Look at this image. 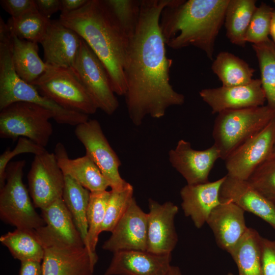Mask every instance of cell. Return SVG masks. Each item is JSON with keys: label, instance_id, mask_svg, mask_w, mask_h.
Wrapping results in <instances>:
<instances>
[{"label": "cell", "instance_id": "1", "mask_svg": "<svg viewBox=\"0 0 275 275\" xmlns=\"http://www.w3.org/2000/svg\"><path fill=\"white\" fill-rule=\"evenodd\" d=\"M169 1L141 0L138 23L129 39L124 96L129 117L136 126L147 116L161 118L169 107L184 102V95L170 82L172 60L167 56L159 27L161 12Z\"/></svg>", "mask_w": 275, "mask_h": 275}, {"label": "cell", "instance_id": "2", "mask_svg": "<svg viewBox=\"0 0 275 275\" xmlns=\"http://www.w3.org/2000/svg\"><path fill=\"white\" fill-rule=\"evenodd\" d=\"M59 20L88 44L108 74L115 94L125 95L124 75L129 39L105 0H88L80 9L61 14Z\"/></svg>", "mask_w": 275, "mask_h": 275}, {"label": "cell", "instance_id": "3", "mask_svg": "<svg viewBox=\"0 0 275 275\" xmlns=\"http://www.w3.org/2000/svg\"><path fill=\"white\" fill-rule=\"evenodd\" d=\"M228 3L229 0H169L159 22L166 45L174 49L194 46L212 60Z\"/></svg>", "mask_w": 275, "mask_h": 275}, {"label": "cell", "instance_id": "4", "mask_svg": "<svg viewBox=\"0 0 275 275\" xmlns=\"http://www.w3.org/2000/svg\"><path fill=\"white\" fill-rule=\"evenodd\" d=\"M11 38L9 34L0 35V110L14 102H25L50 111L59 124L76 126L89 120L88 115L60 106L17 75L12 60Z\"/></svg>", "mask_w": 275, "mask_h": 275}, {"label": "cell", "instance_id": "5", "mask_svg": "<svg viewBox=\"0 0 275 275\" xmlns=\"http://www.w3.org/2000/svg\"><path fill=\"white\" fill-rule=\"evenodd\" d=\"M275 118V111L266 105L218 114L213 126L214 145L225 160L237 147L262 130Z\"/></svg>", "mask_w": 275, "mask_h": 275}, {"label": "cell", "instance_id": "6", "mask_svg": "<svg viewBox=\"0 0 275 275\" xmlns=\"http://www.w3.org/2000/svg\"><path fill=\"white\" fill-rule=\"evenodd\" d=\"M24 160L10 162L6 170V181L0 189V217L16 229L35 230L45 225L35 210L23 182Z\"/></svg>", "mask_w": 275, "mask_h": 275}, {"label": "cell", "instance_id": "7", "mask_svg": "<svg viewBox=\"0 0 275 275\" xmlns=\"http://www.w3.org/2000/svg\"><path fill=\"white\" fill-rule=\"evenodd\" d=\"M53 119L49 110L35 104L16 102L1 110L0 137L16 139L23 137L45 147L53 129Z\"/></svg>", "mask_w": 275, "mask_h": 275}, {"label": "cell", "instance_id": "8", "mask_svg": "<svg viewBox=\"0 0 275 275\" xmlns=\"http://www.w3.org/2000/svg\"><path fill=\"white\" fill-rule=\"evenodd\" d=\"M31 85L42 95L66 109L87 115L98 109L71 68L48 65L45 72Z\"/></svg>", "mask_w": 275, "mask_h": 275}, {"label": "cell", "instance_id": "9", "mask_svg": "<svg viewBox=\"0 0 275 275\" xmlns=\"http://www.w3.org/2000/svg\"><path fill=\"white\" fill-rule=\"evenodd\" d=\"M71 68L81 81L98 108L109 115L117 109L119 102L112 89L107 70L82 38Z\"/></svg>", "mask_w": 275, "mask_h": 275}, {"label": "cell", "instance_id": "10", "mask_svg": "<svg viewBox=\"0 0 275 275\" xmlns=\"http://www.w3.org/2000/svg\"><path fill=\"white\" fill-rule=\"evenodd\" d=\"M88 155L107 180L112 190H121L129 183L120 176L121 164L118 156L110 146L101 126L96 120H89L77 125L74 130Z\"/></svg>", "mask_w": 275, "mask_h": 275}, {"label": "cell", "instance_id": "11", "mask_svg": "<svg viewBox=\"0 0 275 275\" xmlns=\"http://www.w3.org/2000/svg\"><path fill=\"white\" fill-rule=\"evenodd\" d=\"M29 190L36 208L42 209L62 198L65 175L54 153L35 155L28 174Z\"/></svg>", "mask_w": 275, "mask_h": 275}, {"label": "cell", "instance_id": "12", "mask_svg": "<svg viewBox=\"0 0 275 275\" xmlns=\"http://www.w3.org/2000/svg\"><path fill=\"white\" fill-rule=\"evenodd\" d=\"M274 141L275 118L224 160L227 175L248 180L254 171L272 154Z\"/></svg>", "mask_w": 275, "mask_h": 275}, {"label": "cell", "instance_id": "13", "mask_svg": "<svg viewBox=\"0 0 275 275\" xmlns=\"http://www.w3.org/2000/svg\"><path fill=\"white\" fill-rule=\"evenodd\" d=\"M45 225L33 230L43 248L85 246L72 216L62 198L41 209Z\"/></svg>", "mask_w": 275, "mask_h": 275}, {"label": "cell", "instance_id": "14", "mask_svg": "<svg viewBox=\"0 0 275 275\" xmlns=\"http://www.w3.org/2000/svg\"><path fill=\"white\" fill-rule=\"evenodd\" d=\"M147 230L148 213L140 208L133 198L102 249L113 253L126 250L147 251Z\"/></svg>", "mask_w": 275, "mask_h": 275}, {"label": "cell", "instance_id": "15", "mask_svg": "<svg viewBox=\"0 0 275 275\" xmlns=\"http://www.w3.org/2000/svg\"><path fill=\"white\" fill-rule=\"evenodd\" d=\"M218 158H221L220 153L214 145L205 150H196L189 142L183 139L169 152L171 165L189 185L209 182V173Z\"/></svg>", "mask_w": 275, "mask_h": 275}, {"label": "cell", "instance_id": "16", "mask_svg": "<svg viewBox=\"0 0 275 275\" xmlns=\"http://www.w3.org/2000/svg\"><path fill=\"white\" fill-rule=\"evenodd\" d=\"M148 205L147 251L171 254L178 242L174 221L178 207L170 201L161 204L151 199Z\"/></svg>", "mask_w": 275, "mask_h": 275}, {"label": "cell", "instance_id": "17", "mask_svg": "<svg viewBox=\"0 0 275 275\" xmlns=\"http://www.w3.org/2000/svg\"><path fill=\"white\" fill-rule=\"evenodd\" d=\"M199 94L211 107L212 114L228 109L261 106L266 102L260 79H253L244 85L204 89Z\"/></svg>", "mask_w": 275, "mask_h": 275}, {"label": "cell", "instance_id": "18", "mask_svg": "<svg viewBox=\"0 0 275 275\" xmlns=\"http://www.w3.org/2000/svg\"><path fill=\"white\" fill-rule=\"evenodd\" d=\"M44 249L42 275H93L98 256L86 246Z\"/></svg>", "mask_w": 275, "mask_h": 275}, {"label": "cell", "instance_id": "19", "mask_svg": "<svg viewBox=\"0 0 275 275\" xmlns=\"http://www.w3.org/2000/svg\"><path fill=\"white\" fill-rule=\"evenodd\" d=\"M171 260V254L120 251L113 253L104 275H166L172 266Z\"/></svg>", "mask_w": 275, "mask_h": 275}, {"label": "cell", "instance_id": "20", "mask_svg": "<svg viewBox=\"0 0 275 275\" xmlns=\"http://www.w3.org/2000/svg\"><path fill=\"white\" fill-rule=\"evenodd\" d=\"M81 38L59 20H50L41 44L44 62L48 65L71 68L80 45Z\"/></svg>", "mask_w": 275, "mask_h": 275}, {"label": "cell", "instance_id": "21", "mask_svg": "<svg viewBox=\"0 0 275 275\" xmlns=\"http://www.w3.org/2000/svg\"><path fill=\"white\" fill-rule=\"evenodd\" d=\"M210 213L206 223L217 245L228 253L246 231L244 211L234 203L221 200Z\"/></svg>", "mask_w": 275, "mask_h": 275}, {"label": "cell", "instance_id": "22", "mask_svg": "<svg viewBox=\"0 0 275 275\" xmlns=\"http://www.w3.org/2000/svg\"><path fill=\"white\" fill-rule=\"evenodd\" d=\"M220 200L230 201L244 211L258 216L275 230V206L258 192L248 180L225 176Z\"/></svg>", "mask_w": 275, "mask_h": 275}, {"label": "cell", "instance_id": "23", "mask_svg": "<svg viewBox=\"0 0 275 275\" xmlns=\"http://www.w3.org/2000/svg\"><path fill=\"white\" fill-rule=\"evenodd\" d=\"M225 179V176L212 182L186 184L181 188L182 209L197 228L206 223L212 210L221 203L220 190Z\"/></svg>", "mask_w": 275, "mask_h": 275}, {"label": "cell", "instance_id": "24", "mask_svg": "<svg viewBox=\"0 0 275 275\" xmlns=\"http://www.w3.org/2000/svg\"><path fill=\"white\" fill-rule=\"evenodd\" d=\"M54 154L64 175L71 177L90 192L106 190L110 187L99 168L86 154L70 159L61 143L56 144Z\"/></svg>", "mask_w": 275, "mask_h": 275}, {"label": "cell", "instance_id": "25", "mask_svg": "<svg viewBox=\"0 0 275 275\" xmlns=\"http://www.w3.org/2000/svg\"><path fill=\"white\" fill-rule=\"evenodd\" d=\"M11 50L15 72L25 82L31 85L46 70L48 65L38 54L37 43L12 36Z\"/></svg>", "mask_w": 275, "mask_h": 275}, {"label": "cell", "instance_id": "26", "mask_svg": "<svg viewBox=\"0 0 275 275\" xmlns=\"http://www.w3.org/2000/svg\"><path fill=\"white\" fill-rule=\"evenodd\" d=\"M261 238L255 229L248 227L244 234L229 253L237 267L238 275H264Z\"/></svg>", "mask_w": 275, "mask_h": 275}, {"label": "cell", "instance_id": "27", "mask_svg": "<svg viewBox=\"0 0 275 275\" xmlns=\"http://www.w3.org/2000/svg\"><path fill=\"white\" fill-rule=\"evenodd\" d=\"M255 0H229L225 25L226 36L235 45L244 47L246 33L257 8Z\"/></svg>", "mask_w": 275, "mask_h": 275}, {"label": "cell", "instance_id": "28", "mask_svg": "<svg viewBox=\"0 0 275 275\" xmlns=\"http://www.w3.org/2000/svg\"><path fill=\"white\" fill-rule=\"evenodd\" d=\"M211 69L222 81V86L226 87L250 84L255 71L244 61L227 51L217 55Z\"/></svg>", "mask_w": 275, "mask_h": 275}, {"label": "cell", "instance_id": "29", "mask_svg": "<svg viewBox=\"0 0 275 275\" xmlns=\"http://www.w3.org/2000/svg\"><path fill=\"white\" fill-rule=\"evenodd\" d=\"M0 241L13 257L20 262H41L43 260L44 249L36 238L33 230L16 229L2 235Z\"/></svg>", "mask_w": 275, "mask_h": 275}, {"label": "cell", "instance_id": "30", "mask_svg": "<svg viewBox=\"0 0 275 275\" xmlns=\"http://www.w3.org/2000/svg\"><path fill=\"white\" fill-rule=\"evenodd\" d=\"M90 196L89 190L71 177L65 175L62 199L72 216L85 245L88 230L87 210Z\"/></svg>", "mask_w": 275, "mask_h": 275}, {"label": "cell", "instance_id": "31", "mask_svg": "<svg viewBox=\"0 0 275 275\" xmlns=\"http://www.w3.org/2000/svg\"><path fill=\"white\" fill-rule=\"evenodd\" d=\"M257 58L262 87L267 102L266 105L275 111V44L268 40L252 44Z\"/></svg>", "mask_w": 275, "mask_h": 275}, {"label": "cell", "instance_id": "32", "mask_svg": "<svg viewBox=\"0 0 275 275\" xmlns=\"http://www.w3.org/2000/svg\"><path fill=\"white\" fill-rule=\"evenodd\" d=\"M50 21V19L44 17L36 10L17 18L11 17L6 23L12 36L40 43Z\"/></svg>", "mask_w": 275, "mask_h": 275}, {"label": "cell", "instance_id": "33", "mask_svg": "<svg viewBox=\"0 0 275 275\" xmlns=\"http://www.w3.org/2000/svg\"><path fill=\"white\" fill-rule=\"evenodd\" d=\"M111 191L103 190L90 192L87 210L88 226L85 246L92 254H96L98 237L104 221L106 208Z\"/></svg>", "mask_w": 275, "mask_h": 275}, {"label": "cell", "instance_id": "34", "mask_svg": "<svg viewBox=\"0 0 275 275\" xmlns=\"http://www.w3.org/2000/svg\"><path fill=\"white\" fill-rule=\"evenodd\" d=\"M133 186L129 184L121 190H112L107 204L101 233L112 232L134 198Z\"/></svg>", "mask_w": 275, "mask_h": 275}, {"label": "cell", "instance_id": "35", "mask_svg": "<svg viewBox=\"0 0 275 275\" xmlns=\"http://www.w3.org/2000/svg\"><path fill=\"white\" fill-rule=\"evenodd\" d=\"M105 1L119 25L130 39L138 23L141 1Z\"/></svg>", "mask_w": 275, "mask_h": 275}, {"label": "cell", "instance_id": "36", "mask_svg": "<svg viewBox=\"0 0 275 275\" xmlns=\"http://www.w3.org/2000/svg\"><path fill=\"white\" fill-rule=\"evenodd\" d=\"M248 181L275 206V155L272 154L263 161Z\"/></svg>", "mask_w": 275, "mask_h": 275}, {"label": "cell", "instance_id": "37", "mask_svg": "<svg viewBox=\"0 0 275 275\" xmlns=\"http://www.w3.org/2000/svg\"><path fill=\"white\" fill-rule=\"evenodd\" d=\"M273 8L264 3L257 7L251 18L246 36V42L257 44L269 39Z\"/></svg>", "mask_w": 275, "mask_h": 275}, {"label": "cell", "instance_id": "38", "mask_svg": "<svg viewBox=\"0 0 275 275\" xmlns=\"http://www.w3.org/2000/svg\"><path fill=\"white\" fill-rule=\"evenodd\" d=\"M46 151L45 147L37 145L29 139L19 138L16 146L13 150L7 149L0 156V189L5 184L6 168L12 158L22 153H33L36 155Z\"/></svg>", "mask_w": 275, "mask_h": 275}, {"label": "cell", "instance_id": "39", "mask_svg": "<svg viewBox=\"0 0 275 275\" xmlns=\"http://www.w3.org/2000/svg\"><path fill=\"white\" fill-rule=\"evenodd\" d=\"M0 4L13 18H17L37 10L35 0H1Z\"/></svg>", "mask_w": 275, "mask_h": 275}, {"label": "cell", "instance_id": "40", "mask_svg": "<svg viewBox=\"0 0 275 275\" xmlns=\"http://www.w3.org/2000/svg\"><path fill=\"white\" fill-rule=\"evenodd\" d=\"M262 263L264 275H275V238H261Z\"/></svg>", "mask_w": 275, "mask_h": 275}, {"label": "cell", "instance_id": "41", "mask_svg": "<svg viewBox=\"0 0 275 275\" xmlns=\"http://www.w3.org/2000/svg\"><path fill=\"white\" fill-rule=\"evenodd\" d=\"M38 11L44 17L50 16L60 10V0H35Z\"/></svg>", "mask_w": 275, "mask_h": 275}, {"label": "cell", "instance_id": "42", "mask_svg": "<svg viewBox=\"0 0 275 275\" xmlns=\"http://www.w3.org/2000/svg\"><path fill=\"white\" fill-rule=\"evenodd\" d=\"M19 275H42V264L37 261L21 262Z\"/></svg>", "mask_w": 275, "mask_h": 275}, {"label": "cell", "instance_id": "43", "mask_svg": "<svg viewBox=\"0 0 275 275\" xmlns=\"http://www.w3.org/2000/svg\"><path fill=\"white\" fill-rule=\"evenodd\" d=\"M88 0H60L61 14L69 13L81 8Z\"/></svg>", "mask_w": 275, "mask_h": 275}, {"label": "cell", "instance_id": "44", "mask_svg": "<svg viewBox=\"0 0 275 275\" xmlns=\"http://www.w3.org/2000/svg\"><path fill=\"white\" fill-rule=\"evenodd\" d=\"M269 35L272 38L271 40L275 44V10L273 12L271 18Z\"/></svg>", "mask_w": 275, "mask_h": 275}, {"label": "cell", "instance_id": "45", "mask_svg": "<svg viewBox=\"0 0 275 275\" xmlns=\"http://www.w3.org/2000/svg\"><path fill=\"white\" fill-rule=\"evenodd\" d=\"M166 275H182V273L179 267L172 265Z\"/></svg>", "mask_w": 275, "mask_h": 275}, {"label": "cell", "instance_id": "46", "mask_svg": "<svg viewBox=\"0 0 275 275\" xmlns=\"http://www.w3.org/2000/svg\"><path fill=\"white\" fill-rule=\"evenodd\" d=\"M272 154L275 155V141H274V146H273Z\"/></svg>", "mask_w": 275, "mask_h": 275}, {"label": "cell", "instance_id": "47", "mask_svg": "<svg viewBox=\"0 0 275 275\" xmlns=\"http://www.w3.org/2000/svg\"><path fill=\"white\" fill-rule=\"evenodd\" d=\"M225 275H233V274L232 273H231V272H229V273H227Z\"/></svg>", "mask_w": 275, "mask_h": 275}, {"label": "cell", "instance_id": "48", "mask_svg": "<svg viewBox=\"0 0 275 275\" xmlns=\"http://www.w3.org/2000/svg\"><path fill=\"white\" fill-rule=\"evenodd\" d=\"M273 3L275 4V0H273Z\"/></svg>", "mask_w": 275, "mask_h": 275}]
</instances>
